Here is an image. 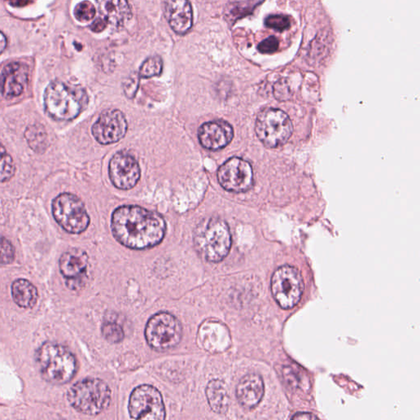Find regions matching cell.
Here are the masks:
<instances>
[{
	"label": "cell",
	"mask_w": 420,
	"mask_h": 420,
	"mask_svg": "<svg viewBox=\"0 0 420 420\" xmlns=\"http://www.w3.org/2000/svg\"><path fill=\"white\" fill-rule=\"evenodd\" d=\"M304 281L297 268L284 265L274 272L271 289L275 301L280 307L288 309L297 306L304 292Z\"/></svg>",
	"instance_id": "9c48e42d"
},
{
	"label": "cell",
	"mask_w": 420,
	"mask_h": 420,
	"mask_svg": "<svg viewBox=\"0 0 420 420\" xmlns=\"http://www.w3.org/2000/svg\"><path fill=\"white\" fill-rule=\"evenodd\" d=\"M25 137L35 152L43 154L48 147V138L46 130L42 125L29 126L25 132Z\"/></svg>",
	"instance_id": "603a6c76"
},
{
	"label": "cell",
	"mask_w": 420,
	"mask_h": 420,
	"mask_svg": "<svg viewBox=\"0 0 420 420\" xmlns=\"http://www.w3.org/2000/svg\"><path fill=\"white\" fill-rule=\"evenodd\" d=\"M201 346L211 353H218L228 349L230 336L226 327L217 321L204 323L198 332Z\"/></svg>",
	"instance_id": "ac0fdd59"
},
{
	"label": "cell",
	"mask_w": 420,
	"mask_h": 420,
	"mask_svg": "<svg viewBox=\"0 0 420 420\" xmlns=\"http://www.w3.org/2000/svg\"><path fill=\"white\" fill-rule=\"evenodd\" d=\"M139 80L136 75L130 77L123 84L124 92L128 98H133L138 89Z\"/></svg>",
	"instance_id": "d6a6232c"
},
{
	"label": "cell",
	"mask_w": 420,
	"mask_h": 420,
	"mask_svg": "<svg viewBox=\"0 0 420 420\" xmlns=\"http://www.w3.org/2000/svg\"><path fill=\"white\" fill-rule=\"evenodd\" d=\"M163 71V61L161 58L153 56L143 63L140 68L139 76L142 78H149L159 76Z\"/></svg>",
	"instance_id": "484cf974"
},
{
	"label": "cell",
	"mask_w": 420,
	"mask_h": 420,
	"mask_svg": "<svg viewBox=\"0 0 420 420\" xmlns=\"http://www.w3.org/2000/svg\"><path fill=\"white\" fill-rule=\"evenodd\" d=\"M107 27V23L101 17L98 18L96 21L91 25V29L94 32L97 33L103 32Z\"/></svg>",
	"instance_id": "836d02e7"
},
{
	"label": "cell",
	"mask_w": 420,
	"mask_h": 420,
	"mask_svg": "<svg viewBox=\"0 0 420 420\" xmlns=\"http://www.w3.org/2000/svg\"><path fill=\"white\" fill-rule=\"evenodd\" d=\"M14 248L6 238L0 237V264H8L13 261Z\"/></svg>",
	"instance_id": "f546056e"
},
{
	"label": "cell",
	"mask_w": 420,
	"mask_h": 420,
	"mask_svg": "<svg viewBox=\"0 0 420 420\" xmlns=\"http://www.w3.org/2000/svg\"><path fill=\"white\" fill-rule=\"evenodd\" d=\"M52 211L56 222L69 233L86 231L91 222L82 199L73 194L63 193L55 198Z\"/></svg>",
	"instance_id": "ba28073f"
},
{
	"label": "cell",
	"mask_w": 420,
	"mask_h": 420,
	"mask_svg": "<svg viewBox=\"0 0 420 420\" xmlns=\"http://www.w3.org/2000/svg\"><path fill=\"white\" fill-rule=\"evenodd\" d=\"M109 174L115 187L129 190L136 186L141 178V168L131 154L121 152L110 160Z\"/></svg>",
	"instance_id": "4fadbf2b"
},
{
	"label": "cell",
	"mask_w": 420,
	"mask_h": 420,
	"mask_svg": "<svg viewBox=\"0 0 420 420\" xmlns=\"http://www.w3.org/2000/svg\"><path fill=\"white\" fill-rule=\"evenodd\" d=\"M42 378L54 385L67 383L76 374L77 359L68 349L53 342L42 345L37 354Z\"/></svg>",
	"instance_id": "277c9868"
},
{
	"label": "cell",
	"mask_w": 420,
	"mask_h": 420,
	"mask_svg": "<svg viewBox=\"0 0 420 420\" xmlns=\"http://www.w3.org/2000/svg\"><path fill=\"white\" fill-rule=\"evenodd\" d=\"M165 14L173 31L179 35L187 33L193 24V13L188 0H164Z\"/></svg>",
	"instance_id": "e0dca14e"
},
{
	"label": "cell",
	"mask_w": 420,
	"mask_h": 420,
	"mask_svg": "<svg viewBox=\"0 0 420 420\" xmlns=\"http://www.w3.org/2000/svg\"><path fill=\"white\" fill-rule=\"evenodd\" d=\"M198 137L202 146L209 151L222 149L233 141V128L223 120L204 123L199 129Z\"/></svg>",
	"instance_id": "9a60e30c"
},
{
	"label": "cell",
	"mask_w": 420,
	"mask_h": 420,
	"mask_svg": "<svg viewBox=\"0 0 420 420\" xmlns=\"http://www.w3.org/2000/svg\"><path fill=\"white\" fill-rule=\"evenodd\" d=\"M218 180L221 187L229 192H246L253 186L252 165L241 158L229 159L218 168Z\"/></svg>",
	"instance_id": "8fae6325"
},
{
	"label": "cell",
	"mask_w": 420,
	"mask_h": 420,
	"mask_svg": "<svg viewBox=\"0 0 420 420\" xmlns=\"http://www.w3.org/2000/svg\"><path fill=\"white\" fill-rule=\"evenodd\" d=\"M111 228L113 236L124 247L146 249L158 246L166 233V222L156 212L136 206L114 210Z\"/></svg>",
	"instance_id": "6da1fadb"
},
{
	"label": "cell",
	"mask_w": 420,
	"mask_h": 420,
	"mask_svg": "<svg viewBox=\"0 0 420 420\" xmlns=\"http://www.w3.org/2000/svg\"><path fill=\"white\" fill-rule=\"evenodd\" d=\"M128 125L124 114L118 109H107L101 114L92 127L94 139L101 144L118 142L126 135Z\"/></svg>",
	"instance_id": "7c38bea8"
},
{
	"label": "cell",
	"mask_w": 420,
	"mask_h": 420,
	"mask_svg": "<svg viewBox=\"0 0 420 420\" xmlns=\"http://www.w3.org/2000/svg\"><path fill=\"white\" fill-rule=\"evenodd\" d=\"M293 419H318L316 416L311 413H298L295 414Z\"/></svg>",
	"instance_id": "e575fe53"
},
{
	"label": "cell",
	"mask_w": 420,
	"mask_h": 420,
	"mask_svg": "<svg viewBox=\"0 0 420 420\" xmlns=\"http://www.w3.org/2000/svg\"><path fill=\"white\" fill-rule=\"evenodd\" d=\"M96 8L89 1H83L75 8L74 15L79 22L87 23L91 21L96 16Z\"/></svg>",
	"instance_id": "83f0119b"
},
{
	"label": "cell",
	"mask_w": 420,
	"mask_h": 420,
	"mask_svg": "<svg viewBox=\"0 0 420 420\" xmlns=\"http://www.w3.org/2000/svg\"><path fill=\"white\" fill-rule=\"evenodd\" d=\"M144 336L149 347L154 351H169L181 342L183 328L179 320L173 314L160 312L149 319Z\"/></svg>",
	"instance_id": "52a82bcc"
},
{
	"label": "cell",
	"mask_w": 420,
	"mask_h": 420,
	"mask_svg": "<svg viewBox=\"0 0 420 420\" xmlns=\"http://www.w3.org/2000/svg\"><path fill=\"white\" fill-rule=\"evenodd\" d=\"M273 94L275 98L280 101H288L292 97L291 87L285 80H281L274 85Z\"/></svg>",
	"instance_id": "4dcf8cb0"
},
{
	"label": "cell",
	"mask_w": 420,
	"mask_h": 420,
	"mask_svg": "<svg viewBox=\"0 0 420 420\" xmlns=\"http://www.w3.org/2000/svg\"><path fill=\"white\" fill-rule=\"evenodd\" d=\"M28 78L27 65L19 62L9 63L0 75V92L8 99L19 97L27 86Z\"/></svg>",
	"instance_id": "2e32d148"
},
{
	"label": "cell",
	"mask_w": 420,
	"mask_h": 420,
	"mask_svg": "<svg viewBox=\"0 0 420 420\" xmlns=\"http://www.w3.org/2000/svg\"><path fill=\"white\" fill-rule=\"evenodd\" d=\"M89 264L87 254L80 249H72L59 259L60 272L66 278L67 286L76 289L82 286Z\"/></svg>",
	"instance_id": "5bb4252c"
},
{
	"label": "cell",
	"mask_w": 420,
	"mask_h": 420,
	"mask_svg": "<svg viewBox=\"0 0 420 420\" xmlns=\"http://www.w3.org/2000/svg\"><path fill=\"white\" fill-rule=\"evenodd\" d=\"M101 332L104 338L111 343L121 342L125 336L123 328L115 322H104L102 325Z\"/></svg>",
	"instance_id": "4316f807"
},
{
	"label": "cell",
	"mask_w": 420,
	"mask_h": 420,
	"mask_svg": "<svg viewBox=\"0 0 420 420\" xmlns=\"http://www.w3.org/2000/svg\"><path fill=\"white\" fill-rule=\"evenodd\" d=\"M264 0H233L228 10V16L233 21L252 14Z\"/></svg>",
	"instance_id": "cb8c5ba5"
},
{
	"label": "cell",
	"mask_w": 420,
	"mask_h": 420,
	"mask_svg": "<svg viewBox=\"0 0 420 420\" xmlns=\"http://www.w3.org/2000/svg\"><path fill=\"white\" fill-rule=\"evenodd\" d=\"M194 249L204 261L219 263L228 257L232 247L228 225L218 218H204L194 230Z\"/></svg>",
	"instance_id": "7a4b0ae2"
},
{
	"label": "cell",
	"mask_w": 420,
	"mask_h": 420,
	"mask_svg": "<svg viewBox=\"0 0 420 420\" xmlns=\"http://www.w3.org/2000/svg\"><path fill=\"white\" fill-rule=\"evenodd\" d=\"M206 397L209 407L217 414L226 413L230 399L226 385L221 380H212L206 388Z\"/></svg>",
	"instance_id": "44dd1931"
},
{
	"label": "cell",
	"mask_w": 420,
	"mask_h": 420,
	"mask_svg": "<svg viewBox=\"0 0 420 420\" xmlns=\"http://www.w3.org/2000/svg\"><path fill=\"white\" fill-rule=\"evenodd\" d=\"M279 47L278 39L275 37H270L264 39L259 44L258 49L262 54H273L276 52Z\"/></svg>",
	"instance_id": "1f68e13d"
},
{
	"label": "cell",
	"mask_w": 420,
	"mask_h": 420,
	"mask_svg": "<svg viewBox=\"0 0 420 420\" xmlns=\"http://www.w3.org/2000/svg\"><path fill=\"white\" fill-rule=\"evenodd\" d=\"M15 174L13 160L0 143V183L8 182Z\"/></svg>",
	"instance_id": "d4e9b609"
},
{
	"label": "cell",
	"mask_w": 420,
	"mask_h": 420,
	"mask_svg": "<svg viewBox=\"0 0 420 420\" xmlns=\"http://www.w3.org/2000/svg\"><path fill=\"white\" fill-rule=\"evenodd\" d=\"M44 101L49 116L58 121H70L78 118L86 109L88 97L82 89L55 82L47 88Z\"/></svg>",
	"instance_id": "3957f363"
},
{
	"label": "cell",
	"mask_w": 420,
	"mask_h": 420,
	"mask_svg": "<svg viewBox=\"0 0 420 420\" xmlns=\"http://www.w3.org/2000/svg\"><path fill=\"white\" fill-rule=\"evenodd\" d=\"M7 47V39L5 37L4 33L0 32V55L4 51Z\"/></svg>",
	"instance_id": "d590c367"
},
{
	"label": "cell",
	"mask_w": 420,
	"mask_h": 420,
	"mask_svg": "<svg viewBox=\"0 0 420 420\" xmlns=\"http://www.w3.org/2000/svg\"><path fill=\"white\" fill-rule=\"evenodd\" d=\"M68 400L78 412L94 416L109 407L111 391L102 380L87 378L73 385L68 391Z\"/></svg>",
	"instance_id": "5b68a950"
},
{
	"label": "cell",
	"mask_w": 420,
	"mask_h": 420,
	"mask_svg": "<svg viewBox=\"0 0 420 420\" xmlns=\"http://www.w3.org/2000/svg\"><path fill=\"white\" fill-rule=\"evenodd\" d=\"M293 126L288 115L278 109H265L259 113L256 133L267 148H278L291 138Z\"/></svg>",
	"instance_id": "8992f818"
},
{
	"label": "cell",
	"mask_w": 420,
	"mask_h": 420,
	"mask_svg": "<svg viewBox=\"0 0 420 420\" xmlns=\"http://www.w3.org/2000/svg\"><path fill=\"white\" fill-rule=\"evenodd\" d=\"M264 393L263 380L257 374L251 373L241 379L237 387V397L245 408L252 409L261 402Z\"/></svg>",
	"instance_id": "d6986e66"
},
{
	"label": "cell",
	"mask_w": 420,
	"mask_h": 420,
	"mask_svg": "<svg viewBox=\"0 0 420 420\" xmlns=\"http://www.w3.org/2000/svg\"><path fill=\"white\" fill-rule=\"evenodd\" d=\"M97 4L101 18L108 26L123 27L131 18V8L127 0H97Z\"/></svg>",
	"instance_id": "ffe728a7"
},
{
	"label": "cell",
	"mask_w": 420,
	"mask_h": 420,
	"mask_svg": "<svg viewBox=\"0 0 420 420\" xmlns=\"http://www.w3.org/2000/svg\"><path fill=\"white\" fill-rule=\"evenodd\" d=\"M265 26L282 32L290 27V20L283 15H271L265 20Z\"/></svg>",
	"instance_id": "f1b7e54d"
},
{
	"label": "cell",
	"mask_w": 420,
	"mask_h": 420,
	"mask_svg": "<svg viewBox=\"0 0 420 420\" xmlns=\"http://www.w3.org/2000/svg\"><path fill=\"white\" fill-rule=\"evenodd\" d=\"M12 295L15 303L23 308L33 307L38 299L37 288L26 279H18L13 283Z\"/></svg>",
	"instance_id": "7402d4cb"
},
{
	"label": "cell",
	"mask_w": 420,
	"mask_h": 420,
	"mask_svg": "<svg viewBox=\"0 0 420 420\" xmlns=\"http://www.w3.org/2000/svg\"><path fill=\"white\" fill-rule=\"evenodd\" d=\"M128 409L130 416L135 419L163 420L166 416L162 395L151 385L134 389Z\"/></svg>",
	"instance_id": "30bf717a"
}]
</instances>
